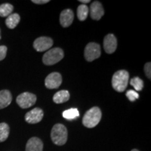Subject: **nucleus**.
Segmentation results:
<instances>
[{"label": "nucleus", "instance_id": "f257e3e1", "mask_svg": "<svg viewBox=\"0 0 151 151\" xmlns=\"http://www.w3.org/2000/svg\"><path fill=\"white\" fill-rule=\"evenodd\" d=\"M129 73L125 70L116 71L113 76L112 86L118 92H122L127 88L129 82Z\"/></svg>", "mask_w": 151, "mask_h": 151}, {"label": "nucleus", "instance_id": "f03ea898", "mask_svg": "<svg viewBox=\"0 0 151 151\" xmlns=\"http://www.w3.org/2000/svg\"><path fill=\"white\" fill-rule=\"evenodd\" d=\"M101 119V111L98 107H92L85 113L83 124L88 128H93L99 123Z\"/></svg>", "mask_w": 151, "mask_h": 151}, {"label": "nucleus", "instance_id": "7ed1b4c3", "mask_svg": "<svg viewBox=\"0 0 151 151\" xmlns=\"http://www.w3.org/2000/svg\"><path fill=\"white\" fill-rule=\"evenodd\" d=\"M51 139L55 144L63 146L67 141L68 132L65 126L62 124H56L51 130Z\"/></svg>", "mask_w": 151, "mask_h": 151}, {"label": "nucleus", "instance_id": "20e7f679", "mask_svg": "<svg viewBox=\"0 0 151 151\" xmlns=\"http://www.w3.org/2000/svg\"><path fill=\"white\" fill-rule=\"evenodd\" d=\"M64 51L60 48H54L47 51L43 56V62L46 65H53L63 59Z\"/></svg>", "mask_w": 151, "mask_h": 151}, {"label": "nucleus", "instance_id": "39448f33", "mask_svg": "<svg viewBox=\"0 0 151 151\" xmlns=\"http://www.w3.org/2000/svg\"><path fill=\"white\" fill-rule=\"evenodd\" d=\"M37 101L35 94L30 92H23L16 98V102L22 109H27L32 106Z\"/></svg>", "mask_w": 151, "mask_h": 151}, {"label": "nucleus", "instance_id": "423d86ee", "mask_svg": "<svg viewBox=\"0 0 151 151\" xmlns=\"http://www.w3.org/2000/svg\"><path fill=\"white\" fill-rule=\"evenodd\" d=\"M85 58L87 61L92 62L99 58L101 55V48L98 43H89L86 46L84 52Z\"/></svg>", "mask_w": 151, "mask_h": 151}, {"label": "nucleus", "instance_id": "0eeeda50", "mask_svg": "<svg viewBox=\"0 0 151 151\" xmlns=\"http://www.w3.org/2000/svg\"><path fill=\"white\" fill-rule=\"evenodd\" d=\"M53 44V41L51 38L41 37L37 38L34 42V48L38 52H43L51 48Z\"/></svg>", "mask_w": 151, "mask_h": 151}, {"label": "nucleus", "instance_id": "6e6552de", "mask_svg": "<svg viewBox=\"0 0 151 151\" xmlns=\"http://www.w3.org/2000/svg\"><path fill=\"white\" fill-rule=\"evenodd\" d=\"M62 78L60 73L52 72L50 73L45 79V86L48 89H56L62 84Z\"/></svg>", "mask_w": 151, "mask_h": 151}, {"label": "nucleus", "instance_id": "1a4fd4ad", "mask_svg": "<svg viewBox=\"0 0 151 151\" xmlns=\"http://www.w3.org/2000/svg\"><path fill=\"white\" fill-rule=\"evenodd\" d=\"M43 117V111L39 108H35L26 113L24 119L26 122L29 124L38 123L42 120Z\"/></svg>", "mask_w": 151, "mask_h": 151}, {"label": "nucleus", "instance_id": "9d476101", "mask_svg": "<svg viewBox=\"0 0 151 151\" xmlns=\"http://www.w3.org/2000/svg\"><path fill=\"white\" fill-rule=\"evenodd\" d=\"M104 48L108 54H112L116 50L117 39L112 34H109L104 39Z\"/></svg>", "mask_w": 151, "mask_h": 151}, {"label": "nucleus", "instance_id": "9b49d317", "mask_svg": "<svg viewBox=\"0 0 151 151\" xmlns=\"http://www.w3.org/2000/svg\"><path fill=\"white\" fill-rule=\"evenodd\" d=\"M90 17L95 20H99L104 14L102 4L98 1H94L90 6Z\"/></svg>", "mask_w": 151, "mask_h": 151}, {"label": "nucleus", "instance_id": "f8f14e48", "mask_svg": "<svg viewBox=\"0 0 151 151\" xmlns=\"http://www.w3.org/2000/svg\"><path fill=\"white\" fill-rule=\"evenodd\" d=\"M73 18H74V14L71 9H67L62 11L60 16V22L61 25L63 27H68L72 24Z\"/></svg>", "mask_w": 151, "mask_h": 151}, {"label": "nucleus", "instance_id": "ddd939ff", "mask_svg": "<svg viewBox=\"0 0 151 151\" xmlns=\"http://www.w3.org/2000/svg\"><path fill=\"white\" fill-rule=\"evenodd\" d=\"M43 143L40 139L32 137L28 140L26 145V151H43Z\"/></svg>", "mask_w": 151, "mask_h": 151}, {"label": "nucleus", "instance_id": "4468645a", "mask_svg": "<svg viewBox=\"0 0 151 151\" xmlns=\"http://www.w3.org/2000/svg\"><path fill=\"white\" fill-rule=\"evenodd\" d=\"M12 101V95L7 90L0 91V109H4L10 105Z\"/></svg>", "mask_w": 151, "mask_h": 151}, {"label": "nucleus", "instance_id": "2eb2a0df", "mask_svg": "<svg viewBox=\"0 0 151 151\" xmlns=\"http://www.w3.org/2000/svg\"><path fill=\"white\" fill-rule=\"evenodd\" d=\"M70 94L67 90H60V91L56 92L53 96V101L56 104H62L66 102L69 99Z\"/></svg>", "mask_w": 151, "mask_h": 151}, {"label": "nucleus", "instance_id": "dca6fc26", "mask_svg": "<svg viewBox=\"0 0 151 151\" xmlns=\"http://www.w3.org/2000/svg\"><path fill=\"white\" fill-rule=\"evenodd\" d=\"M20 20V17L18 14H13L7 17L6 24L9 29H14L18 25Z\"/></svg>", "mask_w": 151, "mask_h": 151}, {"label": "nucleus", "instance_id": "f3484780", "mask_svg": "<svg viewBox=\"0 0 151 151\" xmlns=\"http://www.w3.org/2000/svg\"><path fill=\"white\" fill-rule=\"evenodd\" d=\"M89 13V8L86 4H81L77 9V16L79 20L84 21L87 18Z\"/></svg>", "mask_w": 151, "mask_h": 151}, {"label": "nucleus", "instance_id": "a211bd4d", "mask_svg": "<svg viewBox=\"0 0 151 151\" xmlns=\"http://www.w3.org/2000/svg\"><path fill=\"white\" fill-rule=\"evenodd\" d=\"M14 11V6L11 4H3L0 5V16L8 17Z\"/></svg>", "mask_w": 151, "mask_h": 151}, {"label": "nucleus", "instance_id": "6ab92c4d", "mask_svg": "<svg viewBox=\"0 0 151 151\" xmlns=\"http://www.w3.org/2000/svg\"><path fill=\"white\" fill-rule=\"evenodd\" d=\"M9 127L6 123H0V142L6 140L9 135Z\"/></svg>", "mask_w": 151, "mask_h": 151}, {"label": "nucleus", "instance_id": "aec40b11", "mask_svg": "<svg viewBox=\"0 0 151 151\" xmlns=\"http://www.w3.org/2000/svg\"><path fill=\"white\" fill-rule=\"evenodd\" d=\"M62 116L67 120H73L79 116V112L77 109H70L64 111Z\"/></svg>", "mask_w": 151, "mask_h": 151}, {"label": "nucleus", "instance_id": "412c9836", "mask_svg": "<svg viewBox=\"0 0 151 151\" xmlns=\"http://www.w3.org/2000/svg\"><path fill=\"white\" fill-rule=\"evenodd\" d=\"M130 84L137 91H141L143 88V82L139 77H134L130 81Z\"/></svg>", "mask_w": 151, "mask_h": 151}, {"label": "nucleus", "instance_id": "4be33fe9", "mask_svg": "<svg viewBox=\"0 0 151 151\" xmlns=\"http://www.w3.org/2000/svg\"><path fill=\"white\" fill-rule=\"evenodd\" d=\"M126 96H127L128 99H129L130 101H134L135 100L137 99L139 97V94H138L136 91H134V90H128V91L126 92Z\"/></svg>", "mask_w": 151, "mask_h": 151}, {"label": "nucleus", "instance_id": "5701e85b", "mask_svg": "<svg viewBox=\"0 0 151 151\" xmlns=\"http://www.w3.org/2000/svg\"><path fill=\"white\" fill-rule=\"evenodd\" d=\"M7 52V47L5 46H0V61L3 60L6 58Z\"/></svg>", "mask_w": 151, "mask_h": 151}, {"label": "nucleus", "instance_id": "b1692460", "mask_svg": "<svg viewBox=\"0 0 151 151\" xmlns=\"http://www.w3.org/2000/svg\"><path fill=\"white\" fill-rule=\"evenodd\" d=\"M151 63L150 62H148L145 65L144 69H145V73H146V76L148 77L149 79L151 78Z\"/></svg>", "mask_w": 151, "mask_h": 151}, {"label": "nucleus", "instance_id": "393cba45", "mask_svg": "<svg viewBox=\"0 0 151 151\" xmlns=\"http://www.w3.org/2000/svg\"><path fill=\"white\" fill-rule=\"evenodd\" d=\"M32 1L37 4H44L49 2V0H32Z\"/></svg>", "mask_w": 151, "mask_h": 151}, {"label": "nucleus", "instance_id": "a878e982", "mask_svg": "<svg viewBox=\"0 0 151 151\" xmlns=\"http://www.w3.org/2000/svg\"><path fill=\"white\" fill-rule=\"evenodd\" d=\"M80 2L81 3H83V4H88V3H90V0H80Z\"/></svg>", "mask_w": 151, "mask_h": 151}, {"label": "nucleus", "instance_id": "bb28decb", "mask_svg": "<svg viewBox=\"0 0 151 151\" xmlns=\"http://www.w3.org/2000/svg\"><path fill=\"white\" fill-rule=\"evenodd\" d=\"M131 151H139L137 150V149H133V150H132Z\"/></svg>", "mask_w": 151, "mask_h": 151}, {"label": "nucleus", "instance_id": "cd10ccee", "mask_svg": "<svg viewBox=\"0 0 151 151\" xmlns=\"http://www.w3.org/2000/svg\"><path fill=\"white\" fill-rule=\"evenodd\" d=\"M0 39H1V34H0Z\"/></svg>", "mask_w": 151, "mask_h": 151}]
</instances>
